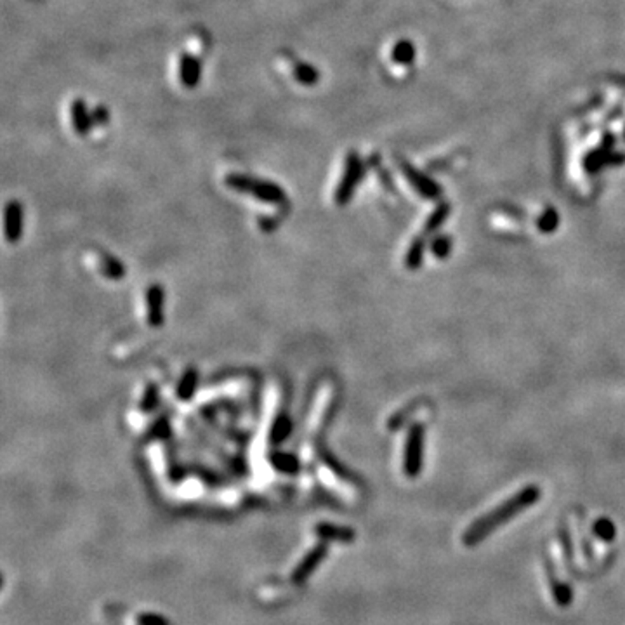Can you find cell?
Segmentation results:
<instances>
[{"instance_id": "obj_3", "label": "cell", "mask_w": 625, "mask_h": 625, "mask_svg": "<svg viewBox=\"0 0 625 625\" xmlns=\"http://www.w3.org/2000/svg\"><path fill=\"white\" fill-rule=\"evenodd\" d=\"M361 177H363V162L356 151H351L346 157L344 173H342L341 181L335 188V193H333V199H335L337 205H346L353 199V193H355Z\"/></svg>"}, {"instance_id": "obj_8", "label": "cell", "mask_w": 625, "mask_h": 625, "mask_svg": "<svg viewBox=\"0 0 625 625\" xmlns=\"http://www.w3.org/2000/svg\"><path fill=\"white\" fill-rule=\"evenodd\" d=\"M546 575H547V582H549L550 592H552V598H554L556 604H559V607H563V608L570 607L573 601L572 587H570L566 582H563L561 578H559L558 573H556L554 565H552L549 559H546Z\"/></svg>"}, {"instance_id": "obj_2", "label": "cell", "mask_w": 625, "mask_h": 625, "mask_svg": "<svg viewBox=\"0 0 625 625\" xmlns=\"http://www.w3.org/2000/svg\"><path fill=\"white\" fill-rule=\"evenodd\" d=\"M225 184L229 190L252 196V199L259 200V202L278 205V203H283L287 200V193H285V190L280 184L273 183L270 179H259L255 176H248V174H228L225 177Z\"/></svg>"}, {"instance_id": "obj_16", "label": "cell", "mask_w": 625, "mask_h": 625, "mask_svg": "<svg viewBox=\"0 0 625 625\" xmlns=\"http://www.w3.org/2000/svg\"><path fill=\"white\" fill-rule=\"evenodd\" d=\"M101 264H103V273H105L108 278H112V280H120V278L124 277V273H125L124 266H122V264H120L115 257H110V255L103 254Z\"/></svg>"}, {"instance_id": "obj_9", "label": "cell", "mask_w": 625, "mask_h": 625, "mask_svg": "<svg viewBox=\"0 0 625 625\" xmlns=\"http://www.w3.org/2000/svg\"><path fill=\"white\" fill-rule=\"evenodd\" d=\"M70 116H71V125L73 131L79 136H87L90 132V129L94 127L92 120V110L87 106V103L84 99L77 98L75 101L70 105Z\"/></svg>"}, {"instance_id": "obj_7", "label": "cell", "mask_w": 625, "mask_h": 625, "mask_svg": "<svg viewBox=\"0 0 625 625\" xmlns=\"http://www.w3.org/2000/svg\"><path fill=\"white\" fill-rule=\"evenodd\" d=\"M164 288L153 283L146 290V318L150 327L164 325Z\"/></svg>"}, {"instance_id": "obj_10", "label": "cell", "mask_w": 625, "mask_h": 625, "mask_svg": "<svg viewBox=\"0 0 625 625\" xmlns=\"http://www.w3.org/2000/svg\"><path fill=\"white\" fill-rule=\"evenodd\" d=\"M292 77L297 84L304 87H315L322 79V73L315 64L307 63V61H294Z\"/></svg>"}, {"instance_id": "obj_5", "label": "cell", "mask_w": 625, "mask_h": 625, "mask_svg": "<svg viewBox=\"0 0 625 625\" xmlns=\"http://www.w3.org/2000/svg\"><path fill=\"white\" fill-rule=\"evenodd\" d=\"M203 66L196 54L183 53L179 58V82L184 89H196L202 80Z\"/></svg>"}, {"instance_id": "obj_18", "label": "cell", "mask_w": 625, "mask_h": 625, "mask_svg": "<svg viewBox=\"0 0 625 625\" xmlns=\"http://www.w3.org/2000/svg\"><path fill=\"white\" fill-rule=\"evenodd\" d=\"M158 403V390L157 386H150L144 391V396L141 400V410L142 412H151Z\"/></svg>"}, {"instance_id": "obj_19", "label": "cell", "mask_w": 625, "mask_h": 625, "mask_svg": "<svg viewBox=\"0 0 625 625\" xmlns=\"http://www.w3.org/2000/svg\"><path fill=\"white\" fill-rule=\"evenodd\" d=\"M559 540H561V547H563V556H565V563L566 566L573 565V547H572V537L566 530H561L559 532Z\"/></svg>"}, {"instance_id": "obj_15", "label": "cell", "mask_w": 625, "mask_h": 625, "mask_svg": "<svg viewBox=\"0 0 625 625\" xmlns=\"http://www.w3.org/2000/svg\"><path fill=\"white\" fill-rule=\"evenodd\" d=\"M592 532H594V535L598 539L604 540V542H611L615 539V524L610 520H607V518H601V520H598L594 523Z\"/></svg>"}, {"instance_id": "obj_13", "label": "cell", "mask_w": 625, "mask_h": 625, "mask_svg": "<svg viewBox=\"0 0 625 625\" xmlns=\"http://www.w3.org/2000/svg\"><path fill=\"white\" fill-rule=\"evenodd\" d=\"M271 464L277 469H280V471L287 472V474H294V472L299 471V461H297V457L292 455V453H273V455H271Z\"/></svg>"}, {"instance_id": "obj_6", "label": "cell", "mask_w": 625, "mask_h": 625, "mask_svg": "<svg viewBox=\"0 0 625 625\" xmlns=\"http://www.w3.org/2000/svg\"><path fill=\"white\" fill-rule=\"evenodd\" d=\"M4 235L9 244L19 242L23 235V205L18 200H11V202L5 203Z\"/></svg>"}, {"instance_id": "obj_1", "label": "cell", "mask_w": 625, "mask_h": 625, "mask_svg": "<svg viewBox=\"0 0 625 625\" xmlns=\"http://www.w3.org/2000/svg\"><path fill=\"white\" fill-rule=\"evenodd\" d=\"M539 498L540 488L535 487V485H530V487L520 490L516 495L507 498L502 506L495 507L494 511H490L488 514H485V516H481L479 520H476L474 523H471V526H469L468 530H465L464 535H462L464 546L474 547L478 546V544H481L487 537H490L498 526H502V524H506L507 521H511L513 518H516L521 511L532 507Z\"/></svg>"}, {"instance_id": "obj_4", "label": "cell", "mask_w": 625, "mask_h": 625, "mask_svg": "<svg viewBox=\"0 0 625 625\" xmlns=\"http://www.w3.org/2000/svg\"><path fill=\"white\" fill-rule=\"evenodd\" d=\"M422 426H413L407 436L405 445V472L407 476L413 478L419 474L422 468Z\"/></svg>"}, {"instance_id": "obj_17", "label": "cell", "mask_w": 625, "mask_h": 625, "mask_svg": "<svg viewBox=\"0 0 625 625\" xmlns=\"http://www.w3.org/2000/svg\"><path fill=\"white\" fill-rule=\"evenodd\" d=\"M405 174H407V176H408V179H410V183H412L413 186H417V190L422 191L424 195H426V196H431V195H433V186H431V184L427 183L426 179H422V176H420L419 173H416V170H412V169H410V167H405Z\"/></svg>"}, {"instance_id": "obj_20", "label": "cell", "mask_w": 625, "mask_h": 625, "mask_svg": "<svg viewBox=\"0 0 625 625\" xmlns=\"http://www.w3.org/2000/svg\"><path fill=\"white\" fill-rule=\"evenodd\" d=\"M92 120L94 125H99V127H105L106 124L110 122V112L105 105H98L92 108Z\"/></svg>"}, {"instance_id": "obj_14", "label": "cell", "mask_w": 625, "mask_h": 625, "mask_svg": "<svg viewBox=\"0 0 625 625\" xmlns=\"http://www.w3.org/2000/svg\"><path fill=\"white\" fill-rule=\"evenodd\" d=\"M413 54H416V51H413V45L410 44L408 40H400L393 47V54H391V56H393L394 63L408 64L413 61Z\"/></svg>"}, {"instance_id": "obj_12", "label": "cell", "mask_w": 625, "mask_h": 625, "mask_svg": "<svg viewBox=\"0 0 625 625\" xmlns=\"http://www.w3.org/2000/svg\"><path fill=\"white\" fill-rule=\"evenodd\" d=\"M290 433H292V420H290V417L287 413H280L275 419L273 426H271L270 442L273 445H281L290 436Z\"/></svg>"}, {"instance_id": "obj_11", "label": "cell", "mask_w": 625, "mask_h": 625, "mask_svg": "<svg viewBox=\"0 0 625 625\" xmlns=\"http://www.w3.org/2000/svg\"><path fill=\"white\" fill-rule=\"evenodd\" d=\"M196 386H199V370L196 368H188L181 377L179 384H177L176 394L179 400H191L193 394L196 393Z\"/></svg>"}]
</instances>
